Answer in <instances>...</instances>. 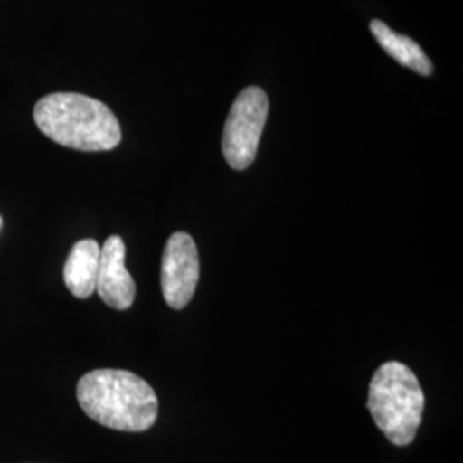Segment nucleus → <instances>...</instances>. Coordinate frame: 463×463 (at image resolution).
<instances>
[{
	"label": "nucleus",
	"mask_w": 463,
	"mask_h": 463,
	"mask_svg": "<svg viewBox=\"0 0 463 463\" xmlns=\"http://www.w3.org/2000/svg\"><path fill=\"white\" fill-rule=\"evenodd\" d=\"M199 280L198 248L185 232H175L164 249L162 292L172 309H184L194 296Z\"/></svg>",
	"instance_id": "5"
},
{
	"label": "nucleus",
	"mask_w": 463,
	"mask_h": 463,
	"mask_svg": "<svg viewBox=\"0 0 463 463\" xmlns=\"http://www.w3.org/2000/svg\"><path fill=\"white\" fill-rule=\"evenodd\" d=\"M76 397L84 414L109 430H148L158 417L155 390L122 369H95L78 383Z\"/></svg>",
	"instance_id": "1"
},
{
	"label": "nucleus",
	"mask_w": 463,
	"mask_h": 463,
	"mask_svg": "<svg viewBox=\"0 0 463 463\" xmlns=\"http://www.w3.org/2000/svg\"><path fill=\"white\" fill-rule=\"evenodd\" d=\"M97 292L109 307L117 311L133 306L136 283L126 268V244L118 235H110L99 250Z\"/></svg>",
	"instance_id": "6"
},
{
	"label": "nucleus",
	"mask_w": 463,
	"mask_h": 463,
	"mask_svg": "<svg viewBox=\"0 0 463 463\" xmlns=\"http://www.w3.org/2000/svg\"><path fill=\"white\" fill-rule=\"evenodd\" d=\"M99 250L95 239L78 241L71 249L64 266V283L74 298H90L97 290Z\"/></svg>",
	"instance_id": "7"
},
{
	"label": "nucleus",
	"mask_w": 463,
	"mask_h": 463,
	"mask_svg": "<svg viewBox=\"0 0 463 463\" xmlns=\"http://www.w3.org/2000/svg\"><path fill=\"white\" fill-rule=\"evenodd\" d=\"M371 33L378 40L381 49L384 50L390 57H393L398 64L409 67L422 76L432 74V64L424 50L420 49L419 43H415L412 38L405 34H398L390 30L380 19H373Z\"/></svg>",
	"instance_id": "8"
},
{
	"label": "nucleus",
	"mask_w": 463,
	"mask_h": 463,
	"mask_svg": "<svg viewBox=\"0 0 463 463\" xmlns=\"http://www.w3.org/2000/svg\"><path fill=\"white\" fill-rule=\"evenodd\" d=\"M268 109L265 91L256 86L242 90L233 101L222 137L223 156L233 170H246L256 160Z\"/></svg>",
	"instance_id": "4"
},
{
	"label": "nucleus",
	"mask_w": 463,
	"mask_h": 463,
	"mask_svg": "<svg viewBox=\"0 0 463 463\" xmlns=\"http://www.w3.org/2000/svg\"><path fill=\"white\" fill-rule=\"evenodd\" d=\"M38 129L53 143L78 151H109L122 139L114 112L80 93H52L34 105Z\"/></svg>",
	"instance_id": "2"
},
{
	"label": "nucleus",
	"mask_w": 463,
	"mask_h": 463,
	"mask_svg": "<svg viewBox=\"0 0 463 463\" xmlns=\"http://www.w3.org/2000/svg\"><path fill=\"white\" fill-rule=\"evenodd\" d=\"M424 392L412 369L397 361L381 365L369 384L367 409L395 447H409L424 414Z\"/></svg>",
	"instance_id": "3"
},
{
	"label": "nucleus",
	"mask_w": 463,
	"mask_h": 463,
	"mask_svg": "<svg viewBox=\"0 0 463 463\" xmlns=\"http://www.w3.org/2000/svg\"><path fill=\"white\" fill-rule=\"evenodd\" d=\"M0 227H2V216H0Z\"/></svg>",
	"instance_id": "9"
}]
</instances>
